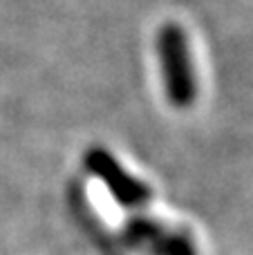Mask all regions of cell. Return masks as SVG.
Here are the masks:
<instances>
[{"label":"cell","mask_w":253,"mask_h":255,"mask_svg":"<svg viewBox=\"0 0 253 255\" xmlns=\"http://www.w3.org/2000/svg\"><path fill=\"white\" fill-rule=\"evenodd\" d=\"M157 58L166 99L175 108H188L197 97L195 72H193L191 47L186 31L175 22H166L157 31Z\"/></svg>","instance_id":"1"},{"label":"cell","mask_w":253,"mask_h":255,"mask_svg":"<svg viewBox=\"0 0 253 255\" xmlns=\"http://www.w3.org/2000/svg\"><path fill=\"white\" fill-rule=\"evenodd\" d=\"M83 163L108 190L110 195L126 208H141L150 199V188L139 177L128 172L119 163V159L106 148H90L83 154Z\"/></svg>","instance_id":"2"},{"label":"cell","mask_w":253,"mask_h":255,"mask_svg":"<svg viewBox=\"0 0 253 255\" xmlns=\"http://www.w3.org/2000/svg\"><path fill=\"white\" fill-rule=\"evenodd\" d=\"M128 233L137 242H146L152 247L157 255H195V249L188 242V238L179 233H168V231L157 229L152 222L137 220L130 224Z\"/></svg>","instance_id":"3"}]
</instances>
